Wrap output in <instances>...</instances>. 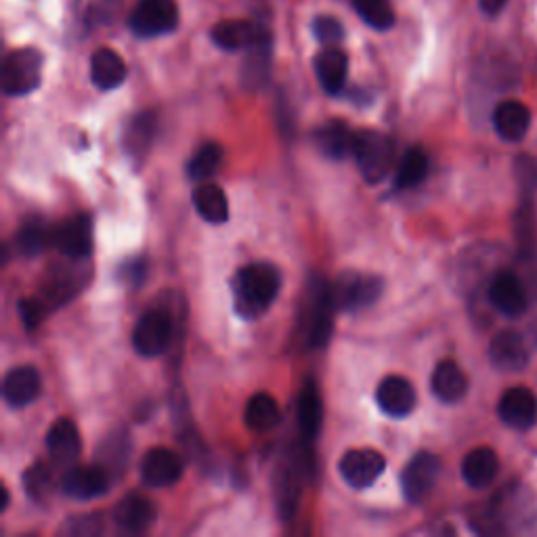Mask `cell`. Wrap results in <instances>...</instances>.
Listing matches in <instances>:
<instances>
[{
    "label": "cell",
    "mask_w": 537,
    "mask_h": 537,
    "mask_svg": "<svg viewBox=\"0 0 537 537\" xmlns=\"http://www.w3.org/2000/svg\"><path fill=\"white\" fill-rule=\"evenodd\" d=\"M489 303L506 317H521L529 307V296L519 275L502 271L489 286Z\"/></svg>",
    "instance_id": "obj_14"
},
{
    "label": "cell",
    "mask_w": 537,
    "mask_h": 537,
    "mask_svg": "<svg viewBox=\"0 0 537 537\" xmlns=\"http://www.w3.org/2000/svg\"><path fill=\"white\" fill-rule=\"evenodd\" d=\"M118 273L124 284H128L131 288H139L145 282L147 261L143 259V256H133V259H128L120 265Z\"/></svg>",
    "instance_id": "obj_40"
},
{
    "label": "cell",
    "mask_w": 537,
    "mask_h": 537,
    "mask_svg": "<svg viewBox=\"0 0 537 537\" xmlns=\"http://www.w3.org/2000/svg\"><path fill=\"white\" fill-rule=\"evenodd\" d=\"M128 26L139 38H156L179 26L177 0H139Z\"/></svg>",
    "instance_id": "obj_6"
},
{
    "label": "cell",
    "mask_w": 537,
    "mask_h": 537,
    "mask_svg": "<svg viewBox=\"0 0 537 537\" xmlns=\"http://www.w3.org/2000/svg\"><path fill=\"white\" fill-rule=\"evenodd\" d=\"M334 305L330 300V290L328 282L324 279H317L315 284H311L309 292V305L305 311V340L311 349H321L328 345V340L334 330Z\"/></svg>",
    "instance_id": "obj_7"
},
{
    "label": "cell",
    "mask_w": 537,
    "mask_h": 537,
    "mask_svg": "<svg viewBox=\"0 0 537 537\" xmlns=\"http://www.w3.org/2000/svg\"><path fill=\"white\" fill-rule=\"evenodd\" d=\"M500 420L517 431H527L537 422V397L525 386H514L506 391L498 403Z\"/></svg>",
    "instance_id": "obj_17"
},
{
    "label": "cell",
    "mask_w": 537,
    "mask_h": 537,
    "mask_svg": "<svg viewBox=\"0 0 537 537\" xmlns=\"http://www.w3.org/2000/svg\"><path fill=\"white\" fill-rule=\"evenodd\" d=\"M328 290L336 311L357 313L376 305L384 292V279L372 273L345 271L328 284Z\"/></svg>",
    "instance_id": "obj_3"
},
{
    "label": "cell",
    "mask_w": 537,
    "mask_h": 537,
    "mask_svg": "<svg viewBox=\"0 0 537 537\" xmlns=\"http://www.w3.org/2000/svg\"><path fill=\"white\" fill-rule=\"evenodd\" d=\"M124 59L107 47H101L91 57V80L101 91H114L126 80Z\"/></svg>",
    "instance_id": "obj_28"
},
{
    "label": "cell",
    "mask_w": 537,
    "mask_h": 537,
    "mask_svg": "<svg viewBox=\"0 0 537 537\" xmlns=\"http://www.w3.org/2000/svg\"><path fill=\"white\" fill-rule=\"evenodd\" d=\"M15 244L21 254L36 256L49 244L53 246V227L42 217H30L24 225L19 227Z\"/></svg>",
    "instance_id": "obj_31"
},
{
    "label": "cell",
    "mask_w": 537,
    "mask_h": 537,
    "mask_svg": "<svg viewBox=\"0 0 537 537\" xmlns=\"http://www.w3.org/2000/svg\"><path fill=\"white\" fill-rule=\"evenodd\" d=\"M175 336L173 317L166 309L145 311L133 328V347L141 357H160Z\"/></svg>",
    "instance_id": "obj_5"
},
{
    "label": "cell",
    "mask_w": 537,
    "mask_h": 537,
    "mask_svg": "<svg viewBox=\"0 0 537 537\" xmlns=\"http://www.w3.org/2000/svg\"><path fill=\"white\" fill-rule=\"evenodd\" d=\"M128 456H131V439L124 431H118L114 435H107L103 443L97 447V464L110 470V475L116 479L118 470L122 472L126 468Z\"/></svg>",
    "instance_id": "obj_33"
},
{
    "label": "cell",
    "mask_w": 537,
    "mask_h": 537,
    "mask_svg": "<svg viewBox=\"0 0 537 537\" xmlns=\"http://www.w3.org/2000/svg\"><path fill=\"white\" fill-rule=\"evenodd\" d=\"M112 483L114 477L110 475V470L95 462L89 466L68 468L66 475L61 477V491L72 500L89 502L105 496V493L110 491Z\"/></svg>",
    "instance_id": "obj_9"
},
{
    "label": "cell",
    "mask_w": 537,
    "mask_h": 537,
    "mask_svg": "<svg viewBox=\"0 0 537 537\" xmlns=\"http://www.w3.org/2000/svg\"><path fill=\"white\" fill-rule=\"evenodd\" d=\"M210 38L214 45L223 51H250L252 47L261 45V42L269 40L267 28L259 26L256 21L250 19H227L219 21L217 26L212 28Z\"/></svg>",
    "instance_id": "obj_12"
},
{
    "label": "cell",
    "mask_w": 537,
    "mask_h": 537,
    "mask_svg": "<svg viewBox=\"0 0 537 537\" xmlns=\"http://www.w3.org/2000/svg\"><path fill=\"white\" fill-rule=\"evenodd\" d=\"M183 460L168 447L149 449L141 462V479L147 487L164 489L181 481Z\"/></svg>",
    "instance_id": "obj_13"
},
{
    "label": "cell",
    "mask_w": 537,
    "mask_h": 537,
    "mask_svg": "<svg viewBox=\"0 0 537 537\" xmlns=\"http://www.w3.org/2000/svg\"><path fill=\"white\" fill-rule=\"evenodd\" d=\"M156 135V116L154 114H139L131 120L124 131V149L128 156L135 160L145 156L149 145H152Z\"/></svg>",
    "instance_id": "obj_32"
},
{
    "label": "cell",
    "mask_w": 537,
    "mask_h": 537,
    "mask_svg": "<svg viewBox=\"0 0 537 537\" xmlns=\"http://www.w3.org/2000/svg\"><path fill=\"white\" fill-rule=\"evenodd\" d=\"M300 468H303V464H300L298 460H284L277 466V472H275V502L284 521L292 519V514L296 512V506H298L300 487H303V475H300Z\"/></svg>",
    "instance_id": "obj_21"
},
{
    "label": "cell",
    "mask_w": 537,
    "mask_h": 537,
    "mask_svg": "<svg viewBox=\"0 0 537 537\" xmlns=\"http://www.w3.org/2000/svg\"><path fill=\"white\" fill-rule=\"evenodd\" d=\"M353 156L365 183L378 185L389 177L395 164V141L380 131H359L355 133Z\"/></svg>",
    "instance_id": "obj_2"
},
{
    "label": "cell",
    "mask_w": 537,
    "mask_h": 537,
    "mask_svg": "<svg viewBox=\"0 0 537 537\" xmlns=\"http://www.w3.org/2000/svg\"><path fill=\"white\" fill-rule=\"evenodd\" d=\"M500 472L498 454L491 447H477L466 454L462 462V477L468 487L485 489L496 481Z\"/></svg>",
    "instance_id": "obj_25"
},
{
    "label": "cell",
    "mask_w": 537,
    "mask_h": 537,
    "mask_svg": "<svg viewBox=\"0 0 537 537\" xmlns=\"http://www.w3.org/2000/svg\"><path fill=\"white\" fill-rule=\"evenodd\" d=\"M221 162H223V147L219 143L208 141L202 147H198V152L189 158L185 166L187 177L196 183H204L217 173Z\"/></svg>",
    "instance_id": "obj_34"
},
{
    "label": "cell",
    "mask_w": 537,
    "mask_h": 537,
    "mask_svg": "<svg viewBox=\"0 0 537 537\" xmlns=\"http://www.w3.org/2000/svg\"><path fill=\"white\" fill-rule=\"evenodd\" d=\"M386 468V460L376 449H349L338 462L340 477L357 491L372 487Z\"/></svg>",
    "instance_id": "obj_11"
},
{
    "label": "cell",
    "mask_w": 537,
    "mask_h": 537,
    "mask_svg": "<svg viewBox=\"0 0 537 537\" xmlns=\"http://www.w3.org/2000/svg\"><path fill=\"white\" fill-rule=\"evenodd\" d=\"M313 141L321 154L330 160H342L349 154H353V143H355V133L351 131V126L342 120H330L326 124H321L315 128Z\"/></svg>",
    "instance_id": "obj_24"
},
{
    "label": "cell",
    "mask_w": 537,
    "mask_h": 537,
    "mask_svg": "<svg viewBox=\"0 0 537 537\" xmlns=\"http://www.w3.org/2000/svg\"><path fill=\"white\" fill-rule=\"evenodd\" d=\"M45 57L38 49L26 47L7 55L3 63V91L9 97H24L40 87Z\"/></svg>",
    "instance_id": "obj_4"
},
{
    "label": "cell",
    "mask_w": 537,
    "mask_h": 537,
    "mask_svg": "<svg viewBox=\"0 0 537 537\" xmlns=\"http://www.w3.org/2000/svg\"><path fill=\"white\" fill-rule=\"evenodd\" d=\"M193 206L212 225H223L229 219V200L217 183H202L193 189Z\"/></svg>",
    "instance_id": "obj_29"
},
{
    "label": "cell",
    "mask_w": 537,
    "mask_h": 537,
    "mask_svg": "<svg viewBox=\"0 0 537 537\" xmlns=\"http://www.w3.org/2000/svg\"><path fill=\"white\" fill-rule=\"evenodd\" d=\"M296 416L303 437L307 441H315L321 433V422H324V405H321V395L313 378H307L303 389H300Z\"/></svg>",
    "instance_id": "obj_27"
},
{
    "label": "cell",
    "mask_w": 537,
    "mask_h": 537,
    "mask_svg": "<svg viewBox=\"0 0 537 537\" xmlns=\"http://www.w3.org/2000/svg\"><path fill=\"white\" fill-rule=\"evenodd\" d=\"M103 529L99 514H80V517L66 519L63 531L70 535H97Z\"/></svg>",
    "instance_id": "obj_41"
},
{
    "label": "cell",
    "mask_w": 537,
    "mask_h": 537,
    "mask_svg": "<svg viewBox=\"0 0 537 537\" xmlns=\"http://www.w3.org/2000/svg\"><path fill=\"white\" fill-rule=\"evenodd\" d=\"M508 0H479V7L485 15H498L504 7H506Z\"/></svg>",
    "instance_id": "obj_42"
},
{
    "label": "cell",
    "mask_w": 537,
    "mask_h": 537,
    "mask_svg": "<svg viewBox=\"0 0 537 537\" xmlns=\"http://www.w3.org/2000/svg\"><path fill=\"white\" fill-rule=\"evenodd\" d=\"M42 380L34 365H17L3 378V399L9 407H28L40 395Z\"/></svg>",
    "instance_id": "obj_20"
},
{
    "label": "cell",
    "mask_w": 537,
    "mask_h": 537,
    "mask_svg": "<svg viewBox=\"0 0 537 537\" xmlns=\"http://www.w3.org/2000/svg\"><path fill=\"white\" fill-rule=\"evenodd\" d=\"M282 271L271 263H250L233 277V309L242 319L263 317L282 290Z\"/></svg>",
    "instance_id": "obj_1"
},
{
    "label": "cell",
    "mask_w": 537,
    "mask_h": 537,
    "mask_svg": "<svg viewBox=\"0 0 537 537\" xmlns=\"http://www.w3.org/2000/svg\"><path fill=\"white\" fill-rule=\"evenodd\" d=\"M313 34L324 47H338V42L345 38V28L336 17L321 15L313 21Z\"/></svg>",
    "instance_id": "obj_38"
},
{
    "label": "cell",
    "mask_w": 537,
    "mask_h": 537,
    "mask_svg": "<svg viewBox=\"0 0 537 537\" xmlns=\"http://www.w3.org/2000/svg\"><path fill=\"white\" fill-rule=\"evenodd\" d=\"M53 246L68 256L70 261H84L89 259L95 238H93V221L87 214H78V217L66 219L53 227Z\"/></svg>",
    "instance_id": "obj_10"
},
{
    "label": "cell",
    "mask_w": 537,
    "mask_h": 537,
    "mask_svg": "<svg viewBox=\"0 0 537 537\" xmlns=\"http://www.w3.org/2000/svg\"><path fill=\"white\" fill-rule=\"evenodd\" d=\"M158 517L156 504L141 496V493H131L126 496L114 510V523L122 533H145L149 527L154 525Z\"/></svg>",
    "instance_id": "obj_18"
},
{
    "label": "cell",
    "mask_w": 537,
    "mask_h": 537,
    "mask_svg": "<svg viewBox=\"0 0 537 537\" xmlns=\"http://www.w3.org/2000/svg\"><path fill=\"white\" fill-rule=\"evenodd\" d=\"M47 451L57 466H72L82 454V439L78 426L68 420L59 418L47 433Z\"/></svg>",
    "instance_id": "obj_19"
},
{
    "label": "cell",
    "mask_w": 537,
    "mask_h": 537,
    "mask_svg": "<svg viewBox=\"0 0 537 537\" xmlns=\"http://www.w3.org/2000/svg\"><path fill=\"white\" fill-rule=\"evenodd\" d=\"M439 475L441 460L431 451H418L401 472V491L405 500L410 504H422L433 493Z\"/></svg>",
    "instance_id": "obj_8"
},
{
    "label": "cell",
    "mask_w": 537,
    "mask_h": 537,
    "mask_svg": "<svg viewBox=\"0 0 537 537\" xmlns=\"http://www.w3.org/2000/svg\"><path fill=\"white\" fill-rule=\"evenodd\" d=\"M244 420L250 431L267 433L282 420V412H279L277 401L269 393H256L248 399Z\"/></svg>",
    "instance_id": "obj_30"
},
{
    "label": "cell",
    "mask_w": 537,
    "mask_h": 537,
    "mask_svg": "<svg viewBox=\"0 0 537 537\" xmlns=\"http://www.w3.org/2000/svg\"><path fill=\"white\" fill-rule=\"evenodd\" d=\"M428 175V158L420 147H410L399 162L395 187L397 189H412L418 187Z\"/></svg>",
    "instance_id": "obj_35"
},
{
    "label": "cell",
    "mask_w": 537,
    "mask_h": 537,
    "mask_svg": "<svg viewBox=\"0 0 537 537\" xmlns=\"http://www.w3.org/2000/svg\"><path fill=\"white\" fill-rule=\"evenodd\" d=\"M49 309L51 307L45 303V300H38V298H21L17 305L19 317L21 321H24L26 330H36L42 324V319L47 317Z\"/></svg>",
    "instance_id": "obj_39"
},
{
    "label": "cell",
    "mask_w": 537,
    "mask_h": 537,
    "mask_svg": "<svg viewBox=\"0 0 537 537\" xmlns=\"http://www.w3.org/2000/svg\"><path fill=\"white\" fill-rule=\"evenodd\" d=\"M315 74L328 95H340L349 76V57L338 47H326L315 57Z\"/></svg>",
    "instance_id": "obj_22"
},
{
    "label": "cell",
    "mask_w": 537,
    "mask_h": 537,
    "mask_svg": "<svg viewBox=\"0 0 537 537\" xmlns=\"http://www.w3.org/2000/svg\"><path fill=\"white\" fill-rule=\"evenodd\" d=\"M357 15L374 30H389L395 24L391 0H353Z\"/></svg>",
    "instance_id": "obj_37"
},
{
    "label": "cell",
    "mask_w": 537,
    "mask_h": 537,
    "mask_svg": "<svg viewBox=\"0 0 537 537\" xmlns=\"http://www.w3.org/2000/svg\"><path fill=\"white\" fill-rule=\"evenodd\" d=\"M531 126V112L529 107L521 101H502L496 112H493V128H496V133L510 143H519L525 139V135L529 133Z\"/></svg>",
    "instance_id": "obj_23"
},
{
    "label": "cell",
    "mask_w": 537,
    "mask_h": 537,
    "mask_svg": "<svg viewBox=\"0 0 537 537\" xmlns=\"http://www.w3.org/2000/svg\"><path fill=\"white\" fill-rule=\"evenodd\" d=\"M431 389L439 401L449 403V405L458 403L468 393V378L456 361L445 359L437 363V368L431 378Z\"/></svg>",
    "instance_id": "obj_26"
},
{
    "label": "cell",
    "mask_w": 537,
    "mask_h": 537,
    "mask_svg": "<svg viewBox=\"0 0 537 537\" xmlns=\"http://www.w3.org/2000/svg\"><path fill=\"white\" fill-rule=\"evenodd\" d=\"M53 489H55L53 472L45 462H36L24 472V491L32 502L36 504L47 502Z\"/></svg>",
    "instance_id": "obj_36"
},
{
    "label": "cell",
    "mask_w": 537,
    "mask_h": 537,
    "mask_svg": "<svg viewBox=\"0 0 537 537\" xmlns=\"http://www.w3.org/2000/svg\"><path fill=\"white\" fill-rule=\"evenodd\" d=\"M493 368L502 372H521L529 363V345L517 330H504L493 336L489 345Z\"/></svg>",
    "instance_id": "obj_16"
},
{
    "label": "cell",
    "mask_w": 537,
    "mask_h": 537,
    "mask_svg": "<svg viewBox=\"0 0 537 537\" xmlns=\"http://www.w3.org/2000/svg\"><path fill=\"white\" fill-rule=\"evenodd\" d=\"M376 403L391 418H405L416 410L418 395L414 384L403 376H386L376 389Z\"/></svg>",
    "instance_id": "obj_15"
}]
</instances>
